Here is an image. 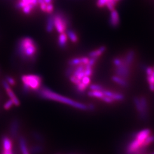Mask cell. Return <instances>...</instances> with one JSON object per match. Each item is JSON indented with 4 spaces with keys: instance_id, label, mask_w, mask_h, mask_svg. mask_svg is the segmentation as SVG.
<instances>
[{
    "instance_id": "obj_1",
    "label": "cell",
    "mask_w": 154,
    "mask_h": 154,
    "mask_svg": "<svg viewBox=\"0 0 154 154\" xmlns=\"http://www.w3.org/2000/svg\"><path fill=\"white\" fill-rule=\"evenodd\" d=\"M16 54L22 62L33 65L37 61L39 55V46L34 39L24 37L17 42Z\"/></svg>"
},
{
    "instance_id": "obj_2",
    "label": "cell",
    "mask_w": 154,
    "mask_h": 154,
    "mask_svg": "<svg viewBox=\"0 0 154 154\" xmlns=\"http://www.w3.org/2000/svg\"><path fill=\"white\" fill-rule=\"evenodd\" d=\"M37 94L40 98L48 100L58 102L65 105H69L72 107L81 110H88V105L78 102L67 97H63L58 94L55 93L49 88L42 87L37 90Z\"/></svg>"
},
{
    "instance_id": "obj_3",
    "label": "cell",
    "mask_w": 154,
    "mask_h": 154,
    "mask_svg": "<svg viewBox=\"0 0 154 154\" xmlns=\"http://www.w3.org/2000/svg\"><path fill=\"white\" fill-rule=\"evenodd\" d=\"M21 81L22 83V93L26 95L31 91L38 90L41 88L43 79L38 74H25L21 76Z\"/></svg>"
},
{
    "instance_id": "obj_4",
    "label": "cell",
    "mask_w": 154,
    "mask_h": 154,
    "mask_svg": "<svg viewBox=\"0 0 154 154\" xmlns=\"http://www.w3.org/2000/svg\"><path fill=\"white\" fill-rule=\"evenodd\" d=\"M54 28L58 34L65 33L70 28L71 23L69 17L62 11H57L53 14Z\"/></svg>"
},
{
    "instance_id": "obj_5",
    "label": "cell",
    "mask_w": 154,
    "mask_h": 154,
    "mask_svg": "<svg viewBox=\"0 0 154 154\" xmlns=\"http://www.w3.org/2000/svg\"><path fill=\"white\" fill-rule=\"evenodd\" d=\"M115 72L116 75L127 80L130 75V67L127 66L124 63V62H123L122 64L120 66L116 67Z\"/></svg>"
},
{
    "instance_id": "obj_6",
    "label": "cell",
    "mask_w": 154,
    "mask_h": 154,
    "mask_svg": "<svg viewBox=\"0 0 154 154\" xmlns=\"http://www.w3.org/2000/svg\"><path fill=\"white\" fill-rule=\"evenodd\" d=\"M2 86L5 89L6 93H7V95H8V97L13 102V103H14V106H19L20 105V102L19 99H18L16 94H14V91L11 89V86L5 80L2 81Z\"/></svg>"
},
{
    "instance_id": "obj_7",
    "label": "cell",
    "mask_w": 154,
    "mask_h": 154,
    "mask_svg": "<svg viewBox=\"0 0 154 154\" xmlns=\"http://www.w3.org/2000/svg\"><path fill=\"white\" fill-rule=\"evenodd\" d=\"M140 100L142 106V112L139 116V118L142 121H146L149 116V105L147 100L144 97H140Z\"/></svg>"
},
{
    "instance_id": "obj_8",
    "label": "cell",
    "mask_w": 154,
    "mask_h": 154,
    "mask_svg": "<svg viewBox=\"0 0 154 154\" xmlns=\"http://www.w3.org/2000/svg\"><path fill=\"white\" fill-rule=\"evenodd\" d=\"M109 23L111 27L112 28H118L120 25L119 14L116 9L111 11L109 18Z\"/></svg>"
},
{
    "instance_id": "obj_9",
    "label": "cell",
    "mask_w": 154,
    "mask_h": 154,
    "mask_svg": "<svg viewBox=\"0 0 154 154\" xmlns=\"http://www.w3.org/2000/svg\"><path fill=\"white\" fill-rule=\"evenodd\" d=\"M20 128V122L19 120L15 119L12 120L9 127L10 134L13 138H16L18 135Z\"/></svg>"
},
{
    "instance_id": "obj_10",
    "label": "cell",
    "mask_w": 154,
    "mask_h": 154,
    "mask_svg": "<svg viewBox=\"0 0 154 154\" xmlns=\"http://www.w3.org/2000/svg\"><path fill=\"white\" fill-rule=\"evenodd\" d=\"M89 61V58L86 57H83L80 58H74L68 61L67 63L69 66H75L81 64L87 65Z\"/></svg>"
},
{
    "instance_id": "obj_11",
    "label": "cell",
    "mask_w": 154,
    "mask_h": 154,
    "mask_svg": "<svg viewBox=\"0 0 154 154\" xmlns=\"http://www.w3.org/2000/svg\"><path fill=\"white\" fill-rule=\"evenodd\" d=\"M151 134V130H149V128H146L135 133L134 135V138H137L140 141L144 143L145 140L148 138Z\"/></svg>"
},
{
    "instance_id": "obj_12",
    "label": "cell",
    "mask_w": 154,
    "mask_h": 154,
    "mask_svg": "<svg viewBox=\"0 0 154 154\" xmlns=\"http://www.w3.org/2000/svg\"><path fill=\"white\" fill-rule=\"evenodd\" d=\"M102 92L104 94L105 96L109 97L113 99L114 101H122L125 99V96L123 94L121 93H114L112 91H111L109 90H103Z\"/></svg>"
},
{
    "instance_id": "obj_13",
    "label": "cell",
    "mask_w": 154,
    "mask_h": 154,
    "mask_svg": "<svg viewBox=\"0 0 154 154\" xmlns=\"http://www.w3.org/2000/svg\"><path fill=\"white\" fill-rule=\"evenodd\" d=\"M18 143L21 154H30L25 138L22 136L18 138Z\"/></svg>"
},
{
    "instance_id": "obj_14",
    "label": "cell",
    "mask_w": 154,
    "mask_h": 154,
    "mask_svg": "<svg viewBox=\"0 0 154 154\" xmlns=\"http://www.w3.org/2000/svg\"><path fill=\"white\" fill-rule=\"evenodd\" d=\"M135 55V53L134 50H129L127 53L125 58H123L124 63L127 66L131 67L133 62L134 61Z\"/></svg>"
},
{
    "instance_id": "obj_15",
    "label": "cell",
    "mask_w": 154,
    "mask_h": 154,
    "mask_svg": "<svg viewBox=\"0 0 154 154\" xmlns=\"http://www.w3.org/2000/svg\"><path fill=\"white\" fill-rule=\"evenodd\" d=\"M67 36L65 33L59 34V36L57 39V43L58 46L62 49H64L67 47Z\"/></svg>"
},
{
    "instance_id": "obj_16",
    "label": "cell",
    "mask_w": 154,
    "mask_h": 154,
    "mask_svg": "<svg viewBox=\"0 0 154 154\" xmlns=\"http://www.w3.org/2000/svg\"><path fill=\"white\" fill-rule=\"evenodd\" d=\"M2 147L3 150H11L13 147L11 139L7 136H3L2 138Z\"/></svg>"
},
{
    "instance_id": "obj_17",
    "label": "cell",
    "mask_w": 154,
    "mask_h": 154,
    "mask_svg": "<svg viewBox=\"0 0 154 154\" xmlns=\"http://www.w3.org/2000/svg\"><path fill=\"white\" fill-rule=\"evenodd\" d=\"M107 49L105 46H102L98 49L94 50L93 51H91L88 54L89 58H99L100 56L102 55Z\"/></svg>"
},
{
    "instance_id": "obj_18",
    "label": "cell",
    "mask_w": 154,
    "mask_h": 154,
    "mask_svg": "<svg viewBox=\"0 0 154 154\" xmlns=\"http://www.w3.org/2000/svg\"><path fill=\"white\" fill-rule=\"evenodd\" d=\"M67 38L69 39L71 42L72 43H77L78 41V37L77 35V33H75V32L72 30L71 28H69L67 29L66 32Z\"/></svg>"
},
{
    "instance_id": "obj_19",
    "label": "cell",
    "mask_w": 154,
    "mask_h": 154,
    "mask_svg": "<svg viewBox=\"0 0 154 154\" xmlns=\"http://www.w3.org/2000/svg\"><path fill=\"white\" fill-rule=\"evenodd\" d=\"M112 80L117 83L118 85H119V86H121L123 88H127L128 87V83L127 82V80L121 78V77L117 76V75H113L112 77Z\"/></svg>"
},
{
    "instance_id": "obj_20",
    "label": "cell",
    "mask_w": 154,
    "mask_h": 154,
    "mask_svg": "<svg viewBox=\"0 0 154 154\" xmlns=\"http://www.w3.org/2000/svg\"><path fill=\"white\" fill-rule=\"evenodd\" d=\"M54 29V20H53V14H49L46 23V30L48 33H50Z\"/></svg>"
},
{
    "instance_id": "obj_21",
    "label": "cell",
    "mask_w": 154,
    "mask_h": 154,
    "mask_svg": "<svg viewBox=\"0 0 154 154\" xmlns=\"http://www.w3.org/2000/svg\"><path fill=\"white\" fill-rule=\"evenodd\" d=\"M35 8V6L33 5L32 4H27L23 8H22L21 10L24 14L30 15L33 12Z\"/></svg>"
},
{
    "instance_id": "obj_22",
    "label": "cell",
    "mask_w": 154,
    "mask_h": 154,
    "mask_svg": "<svg viewBox=\"0 0 154 154\" xmlns=\"http://www.w3.org/2000/svg\"><path fill=\"white\" fill-rule=\"evenodd\" d=\"M88 96L93 98H97L99 99H102L104 96V94L102 92V91H92L90 90L89 92H88Z\"/></svg>"
},
{
    "instance_id": "obj_23",
    "label": "cell",
    "mask_w": 154,
    "mask_h": 154,
    "mask_svg": "<svg viewBox=\"0 0 154 154\" xmlns=\"http://www.w3.org/2000/svg\"><path fill=\"white\" fill-rule=\"evenodd\" d=\"M44 147L41 145L37 144L33 146L30 149V154H39L43 152Z\"/></svg>"
},
{
    "instance_id": "obj_24",
    "label": "cell",
    "mask_w": 154,
    "mask_h": 154,
    "mask_svg": "<svg viewBox=\"0 0 154 154\" xmlns=\"http://www.w3.org/2000/svg\"><path fill=\"white\" fill-rule=\"evenodd\" d=\"M133 102L135 105V109L138 112V115L139 116L142 112V106H141V103L140 100V98L138 97H135L133 99Z\"/></svg>"
},
{
    "instance_id": "obj_25",
    "label": "cell",
    "mask_w": 154,
    "mask_h": 154,
    "mask_svg": "<svg viewBox=\"0 0 154 154\" xmlns=\"http://www.w3.org/2000/svg\"><path fill=\"white\" fill-rule=\"evenodd\" d=\"M154 143V135H150L148 138H147L144 143V147H148L151 144Z\"/></svg>"
},
{
    "instance_id": "obj_26",
    "label": "cell",
    "mask_w": 154,
    "mask_h": 154,
    "mask_svg": "<svg viewBox=\"0 0 154 154\" xmlns=\"http://www.w3.org/2000/svg\"><path fill=\"white\" fill-rule=\"evenodd\" d=\"M116 2L115 0H110L107 4H106V7L110 11H112L113 10L115 9V7L116 5Z\"/></svg>"
},
{
    "instance_id": "obj_27",
    "label": "cell",
    "mask_w": 154,
    "mask_h": 154,
    "mask_svg": "<svg viewBox=\"0 0 154 154\" xmlns=\"http://www.w3.org/2000/svg\"><path fill=\"white\" fill-rule=\"evenodd\" d=\"M85 76L91 77L93 73V67H91L88 65H86L85 69Z\"/></svg>"
},
{
    "instance_id": "obj_28",
    "label": "cell",
    "mask_w": 154,
    "mask_h": 154,
    "mask_svg": "<svg viewBox=\"0 0 154 154\" xmlns=\"http://www.w3.org/2000/svg\"><path fill=\"white\" fill-rule=\"evenodd\" d=\"M89 88L92 91H102L103 90V87L98 84H92L89 85Z\"/></svg>"
},
{
    "instance_id": "obj_29",
    "label": "cell",
    "mask_w": 154,
    "mask_h": 154,
    "mask_svg": "<svg viewBox=\"0 0 154 154\" xmlns=\"http://www.w3.org/2000/svg\"><path fill=\"white\" fill-rule=\"evenodd\" d=\"M14 105L13 102L12 101V100L9 99L4 103V108L6 110H10Z\"/></svg>"
},
{
    "instance_id": "obj_30",
    "label": "cell",
    "mask_w": 154,
    "mask_h": 154,
    "mask_svg": "<svg viewBox=\"0 0 154 154\" xmlns=\"http://www.w3.org/2000/svg\"><path fill=\"white\" fill-rule=\"evenodd\" d=\"M5 80L10 86H14L16 83L15 79L11 76H6Z\"/></svg>"
},
{
    "instance_id": "obj_31",
    "label": "cell",
    "mask_w": 154,
    "mask_h": 154,
    "mask_svg": "<svg viewBox=\"0 0 154 154\" xmlns=\"http://www.w3.org/2000/svg\"><path fill=\"white\" fill-rule=\"evenodd\" d=\"M110 0H97V6L99 8H104Z\"/></svg>"
},
{
    "instance_id": "obj_32",
    "label": "cell",
    "mask_w": 154,
    "mask_h": 154,
    "mask_svg": "<svg viewBox=\"0 0 154 154\" xmlns=\"http://www.w3.org/2000/svg\"><path fill=\"white\" fill-rule=\"evenodd\" d=\"M54 11V6L52 3H50L49 4L46 5V13L48 14H53Z\"/></svg>"
},
{
    "instance_id": "obj_33",
    "label": "cell",
    "mask_w": 154,
    "mask_h": 154,
    "mask_svg": "<svg viewBox=\"0 0 154 154\" xmlns=\"http://www.w3.org/2000/svg\"><path fill=\"white\" fill-rule=\"evenodd\" d=\"M33 135L34 139L35 140H37L39 142H44V138L40 134H39L38 132H33Z\"/></svg>"
},
{
    "instance_id": "obj_34",
    "label": "cell",
    "mask_w": 154,
    "mask_h": 154,
    "mask_svg": "<svg viewBox=\"0 0 154 154\" xmlns=\"http://www.w3.org/2000/svg\"><path fill=\"white\" fill-rule=\"evenodd\" d=\"M81 82L83 84H84L86 86L88 87V86L90 85V82H91L90 77H88V76H85L81 79Z\"/></svg>"
},
{
    "instance_id": "obj_35",
    "label": "cell",
    "mask_w": 154,
    "mask_h": 154,
    "mask_svg": "<svg viewBox=\"0 0 154 154\" xmlns=\"http://www.w3.org/2000/svg\"><path fill=\"white\" fill-rule=\"evenodd\" d=\"M123 59H121V58H115L113 59V64L114 65V66L116 67H118V66H120L123 63Z\"/></svg>"
},
{
    "instance_id": "obj_36",
    "label": "cell",
    "mask_w": 154,
    "mask_h": 154,
    "mask_svg": "<svg viewBox=\"0 0 154 154\" xmlns=\"http://www.w3.org/2000/svg\"><path fill=\"white\" fill-rule=\"evenodd\" d=\"M22 2H23L26 4H32L35 6V7L38 5L37 0H21Z\"/></svg>"
},
{
    "instance_id": "obj_37",
    "label": "cell",
    "mask_w": 154,
    "mask_h": 154,
    "mask_svg": "<svg viewBox=\"0 0 154 154\" xmlns=\"http://www.w3.org/2000/svg\"><path fill=\"white\" fill-rule=\"evenodd\" d=\"M101 100H102L103 102H104L105 103H109V104L112 103H113V102H114V100L112 99V98H111L109 97L105 96V95L101 99Z\"/></svg>"
},
{
    "instance_id": "obj_38",
    "label": "cell",
    "mask_w": 154,
    "mask_h": 154,
    "mask_svg": "<svg viewBox=\"0 0 154 154\" xmlns=\"http://www.w3.org/2000/svg\"><path fill=\"white\" fill-rule=\"evenodd\" d=\"M98 59V58H90L88 63L87 65H88L91 67H93L95 64V63L97 62Z\"/></svg>"
},
{
    "instance_id": "obj_39",
    "label": "cell",
    "mask_w": 154,
    "mask_h": 154,
    "mask_svg": "<svg viewBox=\"0 0 154 154\" xmlns=\"http://www.w3.org/2000/svg\"><path fill=\"white\" fill-rule=\"evenodd\" d=\"M145 72H146L147 76H149L152 74V72H153V69H152V67L151 66H147L145 69Z\"/></svg>"
},
{
    "instance_id": "obj_40",
    "label": "cell",
    "mask_w": 154,
    "mask_h": 154,
    "mask_svg": "<svg viewBox=\"0 0 154 154\" xmlns=\"http://www.w3.org/2000/svg\"><path fill=\"white\" fill-rule=\"evenodd\" d=\"M147 79L149 83V85H154V77L151 75L147 77Z\"/></svg>"
},
{
    "instance_id": "obj_41",
    "label": "cell",
    "mask_w": 154,
    "mask_h": 154,
    "mask_svg": "<svg viewBox=\"0 0 154 154\" xmlns=\"http://www.w3.org/2000/svg\"><path fill=\"white\" fill-rule=\"evenodd\" d=\"M46 4H45V2H43V3H42V4H39V8H40V9L42 11H43V12H44V13H46Z\"/></svg>"
},
{
    "instance_id": "obj_42",
    "label": "cell",
    "mask_w": 154,
    "mask_h": 154,
    "mask_svg": "<svg viewBox=\"0 0 154 154\" xmlns=\"http://www.w3.org/2000/svg\"><path fill=\"white\" fill-rule=\"evenodd\" d=\"M95 110V106L93 103H90L88 105V110L90 111H93Z\"/></svg>"
},
{
    "instance_id": "obj_43",
    "label": "cell",
    "mask_w": 154,
    "mask_h": 154,
    "mask_svg": "<svg viewBox=\"0 0 154 154\" xmlns=\"http://www.w3.org/2000/svg\"><path fill=\"white\" fill-rule=\"evenodd\" d=\"M0 154H14L12 149L11 150H3L1 151Z\"/></svg>"
},
{
    "instance_id": "obj_44",
    "label": "cell",
    "mask_w": 154,
    "mask_h": 154,
    "mask_svg": "<svg viewBox=\"0 0 154 154\" xmlns=\"http://www.w3.org/2000/svg\"><path fill=\"white\" fill-rule=\"evenodd\" d=\"M45 3L46 4H49L52 2V0H44Z\"/></svg>"
},
{
    "instance_id": "obj_45",
    "label": "cell",
    "mask_w": 154,
    "mask_h": 154,
    "mask_svg": "<svg viewBox=\"0 0 154 154\" xmlns=\"http://www.w3.org/2000/svg\"><path fill=\"white\" fill-rule=\"evenodd\" d=\"M115 1H116V2H119V1H121V0H115Z\"/></svg>"
},
{
    "instance_id": "obj_46",
    "label": "cell",
    "mask_w": 154,
    "mask_h": 154,
    "mask_svg": "<svg viewBox=\"0 0 154 154\" xmlns=\"http://www.w3.org/2000/svg\"><path fill=\"white\" fill-rule=\"evenodd\" d=\"M151 154H154V151L153 152H152V153H151Z\"/></svg>"
},
{
    "instance_id": "obj_47",
    "label": "cell",
    "mask_w": 154,
    "mask_h": 154,
    "mask_svg": "<svg viewBox=\"0 0 154 154\" xmlns=\"http://www.w3.org/2000/svg\"></svg>"
}]
</instances>
